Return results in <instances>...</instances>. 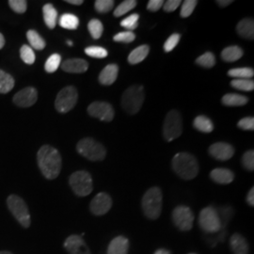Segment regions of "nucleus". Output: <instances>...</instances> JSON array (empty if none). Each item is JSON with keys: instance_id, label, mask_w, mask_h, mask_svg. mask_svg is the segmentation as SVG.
<instances>
[{"instance_id": "obj_5", "label": "nucleus", "mask_w": 254, "mask_h": 254, "mask_svg": "<svg viewBox=\"0 0 254 254\" xmlns=\"http://www.w3.org/2000/svg\"><path fill=\"white\" fill-rule=\"evenodd\" d=\"M76 151L80 155L91 161H102L107 155L106 148L91 137H85L81 139L76 145Z\"/></svg>"}, {"instance_id": "obj_14", "label": "nucleus", "mask_w": 254, "mask_h": 254, "mask_svg": "<svg viewBox=\"0 0 254 254\" xmlns=\"http://www.w3.org/2000/svg\"><path fill=\"white\" fill-rule=\"evenodd\" d=\"M64 247L69 254H92L82 236L77 235L68 236L64 241Z\"/></svg>"}, {"instance_id": "obj_11", "label": "nucleus", "mask_w": 254, "mask_h": 254, "mask_svg": "<svg viewBox=\"0 0 254 254\" xmlns=\"http://www.w3.org/2000/svg\"><path fill=\"white\" fill-rule=\"evenodd\" d=\"M195 216L189 206L179 205L173 209V221L175 227L180 231L188 232L193 227Z\"/></svg>"}, {"instance_id": "obj_51", "label": "nucleus", "mask_w": 254, "mask_h": 254, "mask_svg": "<svg viewBox=\"0 0 254 254\" xmlns=\"http://www.w3.org/2000/svg\"><path fill=\"white\" fill-rule=\"evenodd\" d=\"M66 2H67V3H69V4L77 5V6H79V5H82V4H83V0H66Z\"/></svg>"}, {"instance_id": "obj_28", "label": "nucleus", "mask_w": 254, "mask_h": 254, "mask_svg": "<svg viewBox=\"0 0 254 254\" xmlns=\"http://www.w3.org/2000/svg\"><path fill=\"white\" fill-rule=\"evenodd\" d=\"M14 79L9 73L0 70V93H8L14 87Z\"/></svg>"}, {"instance_id": "obj_12", "label": "nucleus", "mask_w": 254, "mask_h": 254, "mask_svg": "<svg viewBox=\"0 0 254 254\" xmlns=\"http://www.w3.org/2000/svg\"><path fill=\"white\" fill-rule=\"evenodd\" d=\"M88 113L91 117L104 122H111L114 118V109L110 104L106 102H93L88 108Z\"/></svg>"}, {"instance_id": "obj_30", "label": "nucleus", "mask_w": 254, "mask_h": 254, "mask_svg": "<svg viewBox=\"0 0 254 254\" xmlns=\"http://www.w3.org/2000/svg\"><path fill=\"white\" fill-rule=\"evenodd\" d=\"M61 27L74 30L79 26V19L72 13H64L60 18Z\"/></svg>"}, {"instance_id": "obj_3", "label": "nucleus", "mask_w": 254, "mask_h": 254, "mask_svg": "<svg viewBox=\"0 0 254 254\" xmlns=\"http://www.w3.org/2000/svg\"><path fill=\"white\" fill-rule=\"evenodd\" d=\"M162 191L158 187L151 188L146 191L141 200V207L146 218L157 219L162 212Z\"/></svg>"}, {"instance_id": "obj_43", "label": "nucleus", "mask_w": 254, "mask_h": 254, "mask_svg": "<svg viewBox=\"0 0 254 254\" xmlns=\"http://www.w3.org/2000/svg\"><path fill=\"white\" fill-rule=\"evenodd\" d=\"M242 165L247 171L254 172V150H250L243 154L242 157Z\"/></svg>"}, {"instance_id": "obj_56", "label": "nucleus", "mask_w": 254, "mask_h": 254, "mask_svg": "<svg viewBox=\"0 0 254 254\" xmlns=\"http://www.w3.org/2000/svg\"></svg>"}, {"instance_id": "obj_13", "label": "nucleus", "mask_w": 254, "mask_h": 254, "mask_svg": "<svg viewBox=\"0 0 254 254\" xmlns=\"http://www.w3.org/2000/svg\"><path fill=\"white\" fill-rule=\"evenodd\" d=\"M112 207V199L108 193H98L90 203V210L94 216H104Z\"/></svg>"}, {"instance_id": "obj_39", "label": "nucleus", "mask_w": 254, "mask_h": 254, "mask_svg": "<svg viewBox=\"0 0 254 254\" xmlns=\"http://www.w3.org/2000/svg\"><path fill=\"white\" fill-rule=\"evenodd\" d=\"M198 4V1L196 0H186L184 1L183 5H182L181 12L180 15L183 18H187L190 17L192 12L194 11V9L196 8Z\"/></svg>"}, {"instance_id": "obj_46", "label": "nucleus", "mask_w": 254, "mask_h": 254, "mask_svg": "<svg viewBox=\"0 0 254 254\" xmlns=\"http://www.w3.org/2000/svg\"><path fill=\"white\" fill-rule=\"evenodd\" d=\"M238 127L243 129V130H248V131H253L254 130V117H247V118L242 119L238 122Z\"/></svg>"}, {"instance_id": "obj_27", "label": "nucleus", "mask_w": 254, "mask_h": 254, "mask_svg": "<svg viewBox=\"0 0 254 254\" xmlns=\"http://www.w3.org/2000/svg\"><path fill=\"white\" fill-rule=\"evenodd\" d=\"M194 127L202 133H211L214 130V125L206 116H198L194 120Z\"/></svg>"}, {"instance_id": "obj_17", "label": "nucleus", "mask_w": 254, "mask_h": 254, "mask_svg": "<svg viewBox=\"0 0 254 254\" xmlns=\"http://www.w3.org/2000/svg\"><path fill=\"white\" fill-rule=\"evenodd\" d=\"M62 68L66 73H82L89 69V64L82 59H70L62 64Z\"/></svg>"}, {"instance_id": "obj_10", "label": "nucleus", "mask_w": 254, "mask_h": 254, "mask_svg": "<svg viewBox=\"0 0 254 254\" xmlns=\"http://www.w3.org/2000/svg\"><path fill=\"white\" fill-rule=\"evenodd\" d=\"M78 99V93L73 86L65 87L57 95L55 101L56 109L61 113H67L75 107Z\"/></svg>"}, {"instance_id": "obj_45", "label": "nucleus", "mask_w": 254, "mask_h": 254, "mask_svg": "<svg viewBox=\"0 0 254 254\" xmlns=\"http://www.w3.org/2000/svg\"><path fill=\"white\" fill-rule=\"evenodd\" d=\"M9 7L17 13H25L27 8V2L26 0H9Z\"/></svg>"}, {"instance_id": "obj_19", "label": "nucleus", "mask_w": 254, "mask_h": 254, "mask_svg": "<svg viewBox=\"0 0 254 254\" xmlns=\"http://www.w3.org/2000/svg\"><path fill=\"white\" fill-rule=\"evenodd\" d=\"M230 247L233 254H250V246L244 236L240 234H235L231 236Z\"/></svg>"}, {"instance_id": "obj_32", "label": "nucleus", "mask_w": 254, "mask_h": 254, "mask_svg": "<svg viewBox=\"0 0 254 254\" xmlns=\"http://www.w3.org/2000/svg\"><path fill=\"white\" fill-rule=\"evenodd\" d=\"M136 4H137V2L135 0H126V1L122 2L115 9L113 14L115 17H121L127 13L128 11H130L131 9H135Z\"/></svg>"}, {"instance_id": "obj_35", "label": "nucleus", "mask_w": 254, "mask_h": 254, "mask_svg": "<svg viewBox=\"0 0 254 254\" xmlns=\"http://www.w3.org/2000/svg\"><path fill=\"white\" fill-rule=\"evenodd\" d=\"M231 86L239 91H251L254 90V82L252 79H234Z\"/></svg>"}, {"instance_id": "obj_18", "label": "nucleus", "mask_w": 254, "mask_h": 254, "mask_svg": "<svg viewBox=\"0 0 254 254\" xmlns=\"http://www.w3.org/2000/svg\"><path fill=\"white\" fill-rule=\"evenodd\" d=\"M129 246V240L126 236H117L110 241L107 254H128Z\"/></svg>"}, {"instance_id": "obj_8", "label": "nucleus", "mask_w": 254, "mask_h": 254, "mask_svg": "<svg viewBox=\"0 0 254 254\" xmlns=\"http://www.w3.org/2000/svg\"><path fill=\"white\" fill-rule=\"evenodd\" d=\"M199 225L200 229L207 234L218 233L222 228V223L218 210L213 206L202 209L199 216Z\"/></svg>"}, {"instance_id": "obj_7", "label": "nucleus", "mask_w": 254, "mask_h": 254, "mask_svg": "<svg viewBox=\"0 0 254 254\" xmlns=\"http://www.w3.org/2000/svg\"><path fill=\"white\" fill-rule=\"evenodd\" d=\"M69 184L73 193L79 197H86L93 190V182L91 175L86 171L73 173L69 178Z\"/></svg>"}, {"instance_id": "obj_21", "label": "nucleus", "mask_w": 254, "mask_h": 254, "mask_svg": "<svg viewBox=\"0 0 254 254\" xmlns=\"http://www.w3.org/2000/svg\"><path fill=\"white\" fill-rule=\"evenodd\" d=\"M119 67L116 64H109L99 74V82L104 86H110L118 77Z\"/></svg>"}, {"instance_id": "obj_55", "label": "nucleus", "mask_w": 254, "mask_h": 254, "mask_svg": "<svg viewBox=\"0 0 254 254\" xmlns=\"http://www.w3.org/2000/svg\"><path fill=\"white\" fill-rule=\"evenodd\" d=\"M67 45H68V46H73V43H72L71 41H67Z\"/></svg>"}, {"instance_id": "obj_42", "label": "nucleus", "mask_w": 254, "mask_h": 254, "mask_svg": "<svg viewBox=\"0 0 254 254\" xmlns=\"http://www.w3.org/2000/svg\"><path fill=\"white\" fill-rule=\"evenodd\" d=\"M181 39V35L178 33H173L168 38V40L164 44V50L165 52H171L179 44Z\"/></svg>"}, {"instance_id": "obj_34", "label": "nucleus", "mask_w": 254, "mask_h": 254, "mask_svg": "<svg viewBox=\"0 0 254 254\" xmlns=\"http://www.w3.org/2000/svg\"><path fill=\"white\" fill-rule=\"evenodd\" d=\"M61 64H62V57H61V55H51L48 58V60L46 61V64H45V69H46L47 73H55L59 69Z\"/></svg>"}, {"instance_id": "obj_4", "label": "nucleus", "mask_w": 254, "mask_h": 254, "mask_svg": "<svg viewBox=\"0 0 254 254\" xmlns=\"http://www.w3.org/2000/svg\"><path fill=\"white\" fill-rule=\"evenodd\" d=\"M145 99L144 89L142 86L134 85L129 87L123 93L122 96V107L128 114H136L143 105Z\"/></svg>"}, {"instance_id": "obj_29", "label": "nucleus", "mask_w": 254, "mask_h": 254, "mask_svg": "<svg viewBox=\"0 0 254 254\" xmlns=\"http://www.w3.org/2000/svg\"><path fill=\"white\" fill-rule=\"evenodd\" d=\"M27 38L30 46H32L34 49H36V50L45 49L46 46V41L35 30H33V29L28 30L27 33Z\"/></svg>"}, {"instance_id": "obj_50", "label": "nucleus", "mask_w": 254, "mask_h": 254, "mask_svg": "<svg viewBox=\"0 0 254 254\" xmlns=\"http://www.w3.org/2000/svg\"><path fill=\"white\" fill-rule=\"evenodd\" d=\"M234 1L233 0H218L217 3H218V6L221 7V8H224V7H228L229 5H231Z\"/></svg>"}, {"instance_id": "obj_15", "label": "nucleus", "mask_w": 254, "mask_h": 254, "mask_svg": "<svg viewBox=\"0 0 254 254\" xmlns=\"http://www.w3.org/2000/svg\"><path fill=\"white\" fill-rule=\"evenodd\" d=\"M38 99V91L33 87H27L18 91L13 96V103L20 108H29L33 106Z\"/></svg>"}, {"instance_id": "obj_1", "label": "nucleus", "mask_w": 254, "mask_h": 254, "mask_svg": "<svg viewBox=\"0 0 254 254\" xmlns=\"http://www.w3.org/2000/svg\"><path fill=\"white\" fill-rule=\"evenodd\" d=\"M38 166L43 175L48 180L56 179L62 171V156L52 146L44 145L37 154Z\"/></svg>"}, {"instance_id": "obj_37", "label": "nucleus", "mask_w": 254, "mask_h": 254, "mask_svg": "<svg viewBox=\"0 0 254 254\" xmlns=\"http://www.w3.org/2000/svg\"><path fill=\"white\" fill-rule=\"evenodd\" d=\"M196 64L200 65L203 68H212L216 64V58L215 55L211 52H206L201 55L196 60Z\"/></svg>"}, {"instance_id": "obj_49", "label": "nucleus", "mask_w": 254, "mask_h": 254, "mask_svg": "<svg viewBox=\"0 0 254 254\" xmlns=\"http://www.w3.org/2000/svg\"><path fill=\"white\" fill-rule=\"evenodd\" d=\"M247 202L250 206H254V188H252L247 195Z\"/></svg>"}, {"instance_id": "obj_26", "label": "nucleus", "mask_w": 254, "mask_h": 254, "mask_svg": "<svg viewBox=\"0 0 254 254\" xmlns=\"http://www.w3.org/2000/svg\"><path fill=\"white\" fill-rule=\"evenodd\" d=\"M43 13H44V20L46 26L50 29H53L57 25L58 19V11L55 9L52 4H46L43 7Z\"/></svg>"}, {"instance_id": "obj_48", "label": "nucleus", "mask_w": 254, "mask_h": 254, "mask_svg": "<svg viewBox=\"0 0 254 254\" xmlns=\"http://www.w3.org/2000/svg\"><path fill=\"white\" fill-rule=\"evenodd\" d=\"M164 5L163 0H150L147 5V9L150 11L155 12L159 10Z\"/></svg>"}, {"instance_id": "obj_44", "label": "nucleus", "mask_w": 254, "mask_h": 254, "mask_svg": "<svg viewBox=\"0 0 254 254\" xmlns=\"http://www.w3.org/2000/svg\"><path fill=\"white\" fill-rule=\"evenodd\" d=\"M136 39L135 33H133L132 31H124V32H119L118 34H116L113 37V40L115 42L118 43H126L129 44L132 43L134 40Z\"/></svg>"}, {"instance_id": "obj_25", "label": "nucleus", "mask_w": 254, "mask_h": 254, "mask_svg": "<svg viewBox=\"0 0 254 254\" xmlns=\"http://www.w3.org/2000/svg\"><path fill=\"white\" fill-rule=\"evenodd\" d=\"M249 98L237 93H227L222 97V104L227 107H241L245 106Z\"/></svg>"}, {"instance_id": "obj_36", "label": "nucleus", "mask_w": 254, "mask_h": 254, "mask_svg": "<svg viewBox=\"0 0 254 254\" xmlns=\"http://www.w3.org/2000/svg\"><path fill=\"white\" fill-rule=\"evenodd\" d=\"M20 57H21V60L25 64H29V65L34 64L35 60H36V57H35V54H34L32 48L30 46H27V45H24L21 47Z\"/></svg>"}, {"instance_id": "obj_52", "label": "nucleus", "mask_w": 254, "mask_h": 254, "mask_svg": "<svg viewBox=\"0 0 254 254\" xmlns=\"http://www.w3.org/2000/svg\"><path fill=\"white\" fill-rule=\"evenodd\" d=\"M154 254H172L171 252L169 250H166V249H159L157 251L154 252Z\"/></svg>"}, {"instance_id": "obj_2", "label": "nucleus", "mask_w": 254, "mask_h": 254, "mask_svg": "<svg viewBox=\"0 0 254 254\" xmlns=\"http://www.w3.org/2000/svg\"><path fill=\"white\" fill-rule=\"evenodd\" d=\"M172 164L174 173L184 180H192L199 173V163L193 154L189 153L175 154Z\"/></svg>"}, {"instance_id": "obj_20", "label": "nucleus", "mask_w": 254, "mask_h": 254, "mask_svg": "<svg viewBox=\"0 0 254 254\" xmlns=\"http://www.w3.org/2000/svg\"><path fill=\"white\" fill-rule=\"evenodd\" d=\"M210 178L219 185H228L235 180V173L229 169L217 168L210 173Z\"/></svg>"}, {"instance_id": "obj_24", "label": "nucleus", "mask_w": 254, "mask_h": 254, "mask_svg": "<svg viewBox=\"0 0 254 254\" xmlns=\"http://www.w3.org/2000/svg\"><path fill=\"white\" fill-rule=\"evenodd\" d=\"M150 52V47L146 45L138 46L134 49L128 56V63L130 64H137L143 62Z\"/></svg>"}, {"instance_id": "obj_41", "label": "nucleus", "mask_w": 254, "mask_h": 254, "mask_svg": "<svg viewBox=\"0 0 254 254\" xmlns=\"http://www.w3.org/2000/svg\"><path fill=\"white\" fill-rule=\"evenodd\" d=\"M114 7L113 0H96L94 4L95 9L100 13L109 12Z\"/></svg>"}, {"instance_id": "obj_9", "label": "nucleus", "mask_w": 254, "mask_h": 254, "mask_svg": "<svg viewBox=\"0 0 254 254\" xmlns=\"http://www.w3.org/2000/svg\"><path fill=\"white\" fill-rule=\"evenodd\" d=\"M183 132V122L181 114L176 109L171 110L164 122L163 135L167 141H173L181 136Z\"/></svg>"}, {"instance_id": "obj_53", "label": "nucleus", "mask_w": 254, "mask_h": 254, "mask_svg": "<svg viewBox=\"0 0 254 254\" xmlns=\"http://www.w3.org/2000/svg\"><path fill=\"white\" fill-rule=\"evenodd\" d=\"M5 46V38L0 33V49H2Z\"/></svg>"}, {"instance_id": "obj_31", "label": "nucleus", "mask_w": 254, "mask_h": 254, "mask_svg": "<svg viewBox=\"0 0 254 254\" xmlns=\"http://www.w3.org/2000/svg\"><path fill=\"white\" fill-rule=\"evenodd\" d=\"M228 75L238 79H251L254 75V71L253 68H248V67L235 68V69H231L228 72Z\"/></svg>"}, {"instance_id": "obj_40", "label": "nucleus", "mask_w": 254, "mask_h": 254, "mask_svg": "<svg viewBox=\"0 0 254 254\" xmlns=\"http://www.w3.org/2000/svg\"><path fill=\"white\" fill-rule=\"evenodd\" d=\"M138 18H139V15L137 13H133L130 16L124 19L121 22V26L125 27V28H127L129 31L134 30L138 26Z\"/></svg>"}, {"instance_id": "obj_33", "label": "nucleus", "mask_w": 254, "mask_h": 254, "mask_svg": "<svg viewBox=\"0 0 254 254\" xmlns=\"http://www.w3.org/2000/svg\"><path fill=\"white\" fill-rule=\"evenodd\" d=\"M88 28H89V31L93 39H95V40L100 39L103 34V31H104V27H103V24L100 20L91 19L88 24Z\"/></svg>"}, {"instance_id": "obj_22", "label": "nucleus", "mask_w": 254, "mask_h": 254, "mask_svg": "<svg viewBox=\"0 0 254 254\" xmlns=\"http://www.w3.org/2000/svg\"><path fill=\"white\" fill-rule=\"evenodd\" d=\"M236 31L238 35L248 40H254V21L253 19H242L236 27Z\"/></svg>"}, {"instance_id": "obj_47", "label": "nucleus", "mask_w": 254, "mask_h": 254, "mask_svg": "<svg viewBox=\"0 0 254 254\" xmlns=\"http://www.w3.org/2000/svg\"><path fill=\"white\" fill-rule=\"evenodd\" d=\"M182 2L180 0H169L167 2H164L163 8L166 12H173L177 9Z\"/></svg>"}, {"instance_id": "obj_16", "label": "nucleus", "mask_w": 254, "mask_h": 254, "mask_svg": "<svg viewBox=\"0 0 254 254\" xmlns=\"http://www.w3.org/2000/svg\"><path fill=\"white\" fill-rule=\"evenodd\" d=\"M209 154L217 160L226 161L234 156L235 149L231 144L225 142H217L210 146Z\"/></svg>"}, {"instance_id": "obj_6", "label": "nucleus", "mask_w": 254, "mask_h": 254, "mask_svg": "<svg viewBox=\"0 0 254 254\" xmlns=\"http://www.w3.org/2000/svg\"><path fill=\"white\" fill-rule=\"evenodd\" d=\"M7 205L12 216L23 228H28L31 224L30 214L27 203L17 195L11 194L7 199Z\"/></svg>"}, {"instance_id": "obj_38", "label": "nucleus", "mask_w": 254, "mask_h": 254, "mask_svg": "<svg viewBox=\"0 0 254 254\" xmlns=\"http://www.w3.org/2000/svg\"><path fill=\"white\" fill-rule=\"evenodd\" d=\"M85 53L91 58L95 59H104L108 57V50L101 46H90L85 49Z\"/></svg>"}, {"instance_id": "obj_54", "label": "nucleus", "mask_w": 254, "mask_h": 254, "mask_svg": "<svg viewBox=\"0 0 254 254\" xmlns=\"http://www.w3.org/2000/svg\"><path fill=\"white\" fill-rule=\"evenodd\" d=\"M0 254H11L10 252H0Z\"/></svg>"}, {"instance_id": "obj_23", "label": "nucleus", "mask_w": 254, "mask_h": 254, "mask_svg": "<svg viewBox=\"0 0 254 254\" xmlns=\"http://www.w3.org/2000/svg\"><path fill=\"white\" fill-rule=\"evenodd\" d=\"M243 49L239 46H228L221 52V58L224 62L234 63L243 57Z\"/></svg>"}]
</instances>
